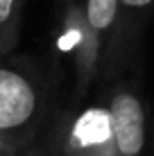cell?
Instances as JSON below:
<instances>
[{
    "label": "cell",
    "instance_id": "ba28073f",
    "mask_svg": "<svg viewBox=\"0 0 154 156\" xmlns=\"http://www.w3.org/2000/svg\"><path fill=\"white\" fill-rule=\"evenodd\" d=\"M150 149H152V156H154V129H152V138H150Z\"/></svg>",
    "mask_w": 154,
    "mask_h": 156
},
{
    "label": "cell",
    "instance_id": "3957f363",
    "mask_svg": "<svg viewBox=\"0 0 154 156\" xmlns=\"http://www.w3.org/2000/svg\"><path fill=\"white\" fill-rule=\"evenodd\" d=\"M55 50L70 66L75 102L88 100L100 79V41L84 0H55Z\"/></svg>",
    "mask_w": 154,
    "mask_h": 156
},
{
    "label": "cell",
    "instance_id": "9c48e42d",
    "mask_svg": "<svg viewBox=\"0 0 154 156\" xmlns=\"http://www.w3.org/2000/svg\"><path fill=\"white\" fill-rule=\"evenodd\" d=\"M36 156H41V154H39V152H36Z\"/></svg>",
    "mask_w": 154,
    "mask_h": 156
},
{
    "label": "cell",
    "instance_id": "8992f818",
    "mask_svg": "<svg viewBox=\"0 0 154 156\" xmlns=\"http://www.w3.org/2000/svg\"><path fill=\"white\" fill-rule=\"evenodd\" d=\"M25 0H0V57L14 55L23 32Z\"/></svg>",
    "mask_w": 154,
    "mask_h": 156
},
{
    "label": "cell",
    "instance_id": "277c9868",
    "mask_svg": "<svg viewBox=\"0 0 154 156\" xmlns=\"http://www.w3.org/2000/svg\"><path fill=\"white\" fill-rule=\"evenodd\" d=\"M113 127L116 156H145L150 147L143 75H123L100 86Z\"/></svg>",
    "mask_w": 154,
    "mask_h": 156
},
{
    "label": "cell",
    "instance_id": "6da1fadb",
    "mask_svg": "<svg viewBox=\"0 0 154 156\" xmlns=\"http://www.w3.org/2000/svg\"><path fill=\"white\" fill-rule=\"evenodd\" d=\"M59 111V82L50 66L32 57H0V136L36 149Z\"/></svg>",
    "mask_w": 154,
    "mask_h": 156
},
{
    "label": "cell",
    "instance_id": "7a4b0ae2",
    "mask_svg": "<svg viewBox=\"0 0 154 156\" xmlns=\"http://www.w3.org/2000/svg\"><path fill=\"white\" fill-rule=\"evenodd\" d=\"M36 152L41 156H116L113 127L104 100L61 109Z\"/></svg>",
    "mask_w": 154,
    "mask_h": 156
},
{
    "label": "cell",
    "instance_id": "52a82bcc",
    "mask_svg": "<svg viewBox=\"0 0 154 156\" xmlns=\"http://www.w3.org/2000/svg\"><path fill=\"white\" fill-rule=\"evenodd\" d=\"M0 156H36V149H23L0 136Z\"/></svg>",
    "mask_w": 154,
    "mask_h": 156
},
{
    "label": "cell",
    "instance_id": "5b68a950",
    "mask_svg": "<svg viewBox=\"0 0 154 156\" xmlns=\"http://www.w3.org/2000/svg\"><path fill=\"white\" fill-rule=\"evenodd\" d=\"M154 18V0H116V27L98 86L123 75H143V43Z\"/></svg>",
    "mask_w": 154,
    "mask_h": 156
}]
</instances>
